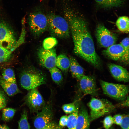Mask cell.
Returning a JSON list of instances; mask_svg holds the SVG:
<instances>
[{
  "instance_id": "1",
  "label": "cell",
  "mask_w": 129,
  "mask_h": 129,
  "mask_svg": "<svg viewBox=\"0 0 129 129\" xmlns=\"http://www.w3.org/2000/svg\"><path fill=\"white\" fill-rule=\"evenodd\" d=\"M64 1V14L71 31L74 53L95 68H100L101 61L85 21L67 1Z\"/></svg>"
},
{
  "instance_id": "2",
  "label": "cell",
  "mask_w": 129,
  "mask_h": 129,
  "mask_svg": "<svg viewBox=\"0 0 129 129\" xmlns=\"http://www.w3.org/2000/svg\"><path fill=\"white\" fill-rule=\"evenodd\" d=\"M46 75L39 70L31 67L24 70L20 77L22 87L27 90L36 88L46 83Z\"/></svg>"
},
{
  "instance_id": "3",
  "label": "cell",
  "mask_w": 129,
  "mask_h": 129,
  "mask_svg": "<svg viewBox=\"0 0 129 129\" xmlns=\"http://www.w3.org/2000/svg\"><path fill=\"white\" fill-rule=\"evenodd\" d=\"M47 16L48 28L52 35L63 38L69 37L70 27L65 18L53 13H49Z\"/></svg>"
},
{
  "instance_id": "4",
  "label": "cell",
  "mask_w": 129,
  "mask_h": 129,
  "mask_svg": "<svg viewBox=\"0 0 129 129\" xmlns=\"http://www.w3.org/2000/svg\"><path fill=\"white\" fill-rule=\"evenodd\" d=\"M88 105L91 110L89 116L90 122L112 113L115 109V106L105 99L92 97Z\"/></svg>"
},
{
  "instance_id": "5",
  "label": "cell",
  "mask_w": 129,
  "mask_h": 129,
  "mask_svg": "<svg viewBox=\"0 0 129 129\" xmlns=\"http://www.w3.org/2000/svg\"><path fill=\"white\" fill-rule=\"evenodd\" d=\"M28 22L31 31L36 37L40 36L48 28L47 16L40 11L30 13L28 16Z\"/></svg>"
},
{
  "instance_id": "6",
  "label": "cell",
  "mask_w": 129,
  "mask_h": 129,
  "mask_svg": "<svg viewBox=\"0 0 129 129\" xmlns=\"http://www.w3.org/2000/svg\"><path fill=\"white\" fill-rule=\"evenodd\" d=\"M100 83L104 93L115 99L122 101L129 93V87L124 84L101 80Z\"/></svg>"
},
{
  "instance_id": "7",
  "label": "cell",
  "mask_w": 129,
  "mask_h": 129,
  "mask_svg": "<svg viewBox=\"0 0 129 129\" xmlns=\"http://www.w3.org/2000/svg\"><path fill=\"white\" fill-rule=\"evenodd\" d=\"M16 43L13 30L5 22L0 20V44L11 51Z\"/></svg>"
},
{
  "instance_id": "8",
  "label": "cell",
  "mask_w": 129,
  "mask_h": 129,
  "mask_svg": "<svg viewBox=\"0 0 129 129\" xmlns=\"http://www.w3.org/2000/svg\"><path fill=\"white\" fill-rule=\"evenodd\" d=\"M25 101L30 111L32 112L37 113L46 104L43 97L36 88L29 90Z\"/></svg>"
},
{
  "instance_id": "9",
  "label": "cell",
  "mask_w": 129,
  "mask_h": 129,
  "mask_svg": "<svg viewBox=\"0 0 129 129\" xmlns=\"http://www.w3.org/2000/svg\"><path fill=\"white\" fill-rule=\"evenodd\" d=\"M96 35L98 43L103 47L108 48L114 44L117 39L114 34L101 24H98L97 27Z\"/></svg>"
},
{
  "instance_id": "10",
  "label": "cell",
  "mask_w": 129,
  "mask_h": 129,
  "mask_svg": "<svg viewBox=\"0 0 129 129\" xmlns=\"http://www.w3.org/2000/svg\"><path fill=\"white\" fill-rule=\"evenodd\" d=\"M53 113L52 105L48 102L40 112L37 113L33 121L34 125L36 129H41L52 121Z\"/></svg>"
},
{
  "instance_id": "11",
  "label": "cell",
  "mask_w": 129,
  "mask_h": 129,
  "mask_svg": "<svg viewBox=\"0 0 129 129\" xmlns=\"http://www.w3.org/2000/svg\"><path fill=\"white\" fill-rule=\"evenodd\" d=\"M37 55L40 64L45 68L49 70L56 66L57 56L55 48L46 50L41 48L39 50Z\"/></svg>"
},
{
  "instance_id": "12",
  "label": "cell",
  "mask_w": 129,
  "mask_h": 129,
  "mask_svg": "<svg viewBox=\"0 0 129 129\" xmlns=\"http://www.w3.org/2000/svg\"><path fill=\"white\" fill-rule=\"evenodd\" d=\"M79 81V87L81 91L84 95H96L97 89L94 78L89 75H84Z\"/></svg>"
},
{
  "instance_id": "13",
  "label": "cell",
  "mask_w": 129,
  "mask_h": 129,
  "mask_svg": "<svg viewBox=\"0 0 129 129\" xmlns=\"http://www.w3.org/2000/svg\"><path fill=\"white\" fill-rule=\"evenodd\" d=\"M108 68L113 77L120 82H129V72L123 67L113 63L108 65Z\"/></svg>"
},
{
  "instance_id": "14",
  "label": "cell",
  "mask_w": 129,
  "mask_h": 129,
  "mask_svg": "<svg viewBox=\"0 0 129 129\" xmlns=\"http://www.w3.org/2000/svg\"><path fill=\"white\" fill-rule=\"evenodd\" d=\"M104 53L108 57L113 60H120L124 56L125 50L120 44H113L104 50Z\"/></svg>"
},
{
  "instance_id": "15",
  "label": "cell",
  "mask_w": 129,
  "mask_h": 129,
  "mask_svg": "<svg viewBox=\"0 0 129 129\" xmlns=\"http://www.w3.org/2000/svg\"><path fill=\"white\" fill-rule=\"evenodd\" d=\"M90 122L87 110L82 106L79 109L75 129H90Z\"/></svg>"
},
{
  "instance_id": "16",
  "label": "cell",
  "mask_w": 129,
  "mask_h": 129,
  "mask_svg": "<svg viewBox=\"0 0 129 129\" xmlns=\"http://www.w3.org/2000/svg\"><path fill=\"white\" fill-rule=\"evenodd\" d=\"M69 58L70 62L69 68L72 75L79 81L84 75V69L74 57L70 56Z\"/></svg>"
},
{
  "instance_id": "17",
  "label": "cell",
  "mask_w": 129,
  "mask_h": 129,
  "mask_svg": "<svg viewBox=\"0 0 129 129\" xmlns=\"http://www.w3.org/2000/svg\"><path fill=\"white\" fill-rule=\"evenodd\" d=\"M0 85L9 96H13L20 92L16 83L7 81L1 76H0Z\"/></svg>"
},
{
  "instance_id": "18",
  "label": "cell",
  "mask_w": 129,
  "mask_h": 129,
  "mask_svg": "<svg viewBox=\"0 0 129 129\" xmlns=\"http://www.w3.org/2000/svg\"><path fill=\"white\" fill-rule=\"evenodd\" d=\"M70 60L65 54H61L57 57L56 66L64 72L67 71L70 68Z\"/></svg>"
},
{
  "instance_id": "19",
  "label": "cell",
  "mask_w": 129,
  "mask_h": 129,
  "mask_svg": "<svg viewBox=\"0 0 129 129\" xmlns=\"http://www.w3.org/2000/svg\"><path fill=\"white\" fill-rule=\"evenodd\" d=\"M98 6L101 8H110L120 6L124 0H94Z\"/></svg>"
},
{
  "instance_id": "20",
  "label": "cell",
  "mask_w": 129,
  "mask_h": 129,
  "mask_svg": "<svg viewBox=\"0 0 129 129\" xmlns=\"http://www.w3.org/2000/svg\"><path fill=\"white\" fill-rule=\"evenodd\" d=\"M116 26L120 31L125 33L129 32V18L124 16L119 17L116 23Z\"/></svg>"
},
{
  "instance_id": "21",
  "label": "cell",
  "mask_w": 129,
  "mask_h": 129,
  "mask_svg": "<svg viewBox=\"0 0 129 129\" xmlns=\"http://www.w3.org/2000/svg\"><path fill=\"white\" fill-rule=\"evenodd\" d=\"M123 47L125 50L124 56L120 59L121 62L126 64H129V38L124 39L120 43Z\"/></svg>"
},
{
  "instance_id": "22",
  "label": "cell",
  "mask_w": 129,
  "mask_h": 129,
  "mask_svg": "<svg viewBox=\"0 0 129 129\" xmlns=\"http://www.w3.org/2000/svg\"><path fill=\"white\" fill-rule=\"evenodd\" d=\"M52 80L56 84L59 85L62 82L63 77L61 72L55 66L49 70Z\"/></svg>"
},
{
  "instance_id": "23",
  "label": "cell",
  "mask_w": 129,
  "mask_h": 129,
  "mask_svg": "<svg viewBox=\"0 0 129 129\" xmlns=\"http://www.w3.org/2000/svg\"><path fill=\"white\" fill-rule=\"evenodd\" d=\"M79 107L68 116L67 124L68 129H75Z\"/></svg>"
},
{
  "instance_id": "24",
  "label": "cell",
  "mask_w": 129,
  "mask_h": 129,
  "mask_svg": "<svg viewBox=\"0 0 129 129\" xmlns=\"http://www.w3.org/2000/svg\"><path fill=\"white\" fill-rule=\"evenodd\" d=\"M2 77L7 81L16 83V79L14 72L10 68L3 69L2 72Z\"/></svg>"
},
{
  "instance_id": "25",
  "label": "cell",
  "mask_w": 129,
  "mask_h": 129,
  "mask_svg": "<svg viewBox=\"0 0 129 129\" xmlns=\"http://www.w3.org/2000/svg\"><path fill=\"white\" fill-rule=\"evenodd\" d=\"M57 39L53 37H49L45 39L43 43V48L45 50H49L54 48L57 44Z\"/></svg>"
},
{
  "instance_id": "26",
  "label": "cell",
  "mask_w": 129,
  "mask_h": 129,
  "mask_svg": "<svg viewBox=\"0 0 129 129\" xmlns=\"http://www.w3.org/2000/svg\"><path fill=\"white\" fill-rule=\"evenodd\" d=\"M79 107V102L76 101L72 103L64 104L63 105L62 108L66 114H70L75 111Z\"/></svg>"
},
{
  "instance_id": "27",
  "label": "cell",
  "mask_w": 129,
  "mask_h": 129,
  "mask_svg": "<svg viewBox=\"0 0 129 129\" xmlns=\"http://www.w3.org/2000/svg\"><path fill=\"white\" fill-rule=\"evenodd\" d=\"M16 110L11 108H5L2 111V119L8 121L11 119L14 116Z\"/></svg>"
},
{
  "instance_id": "28",
  "label": "cell",
  "mask_w": 129,
  "mask_h": 129,
  "mask_svg": "<svg viewBox=\"0 0 129 129\" xmlns=\"http://www.w3.org/2000/svg\"><path fill=\"white\" fill-rule=\"evenodd\" d=\"M18 129H30L27 120V112L24 110L23 112L18 123Z\"/></svg>"
},
{
  "instance_id": "29",
  "label": "cell",
  "mask_w": 129,
  "mask_h": 129,
  "mask_svg": "<svg viewBox=\"0 0 129 129\" xmlns=\"http://www.w3.org/2000/svg\"><path fill=\"white\" fill-rule=\"evenodd\" d=\"M12 51L0 44V58L10 59Z\"/></svg>"
},
{
  "instance_id": "30",
  "label": "cell",
  "mask_w": 129,
  "mask_h": 129,
  "mask_svg": "<svg viewBox=\"0 0 129 129\" xmlns=\"http://www.w3.org/2000/svg\"><path fill=\"white\" fill-rule=\"evenodd\" d=\"M7 102L6 95L4 91L0 88V110L5 107Z\"/></svg>"
},
{
  "instance_id": "31",
  "label": "cell",
  "mask_w": 129,
  "mask_h": 129,
  "mask_svg": "<svg viewBox=\"0 0 129 129\" xmlns=\"http://www.w3.org/2000/svg\"><path fill=\"white\" fill-rule=\"evenodd\" d=\"M104 127L106 129H109L113 124V117L110 115L106 116L103 121Z\"/></svg>"
},
{
  "instance_id": "32",
  "label": "cell",
  "mask_w": 129,
  "mask_h": 129,
  "mask_svg": "<svg viewBox=\"0 0 129 129\" xmlns=\"http://www.w3.org/2000/svg\"><path fill=\"white\" fill-rule=\"evenodd\" d=\"M124 118L123 116L121 114H117L114 115L113 117V124L120 126Z\"/></svg>"
},
{
  "instance_id": "33",
  "label": "cell",
  "mask_w": 129,
  "mask_h": 129,
  "mask_svg": "<svg viewBox=\"0 0 129 129\" xmlns=\"http://www.w3.org/2000/svg\"><path fill=\"white\" fill-rule=\"evenodd\" d=\"M120 126L122 129H129V116L124 117Z\"/></svg>"
},
{
  "instance_id": "34",
  "label": "cell",
  "mask_w": 129,
  "mask_h": 129,
  "mask_svg": "<svg viewBox=\"0 0 129 129\" xmlns=\"http://www.w3.org/2000/svg\"><path fill=\"white\" fill-rule=\"evenodd\" d=\"M41 129H62L56 122L52 121L44 128Z\"/></svg>"
},
{
  "instance_id": "35",
  "label": "cell",
  "mask_w": 129,
  "mask_h": 129,
  "mask_svg": "<svg viewBox=\"0 0 129 129\" xmlns=\"http://www.w3.org/2000/svg\"><path fill=\"white\" fill-rule=\"evenodd\" d=\"M68 118V116L66 115L62 116L60 119L59 123L58 124L59 126L62 128L66 126Z\"/></svg>"
},
{
  "instance_id": "36",
  "label": "cell",
  "mask_w": 129,
  "mask_h": 129,
  "mask_svg": "<svg viewBox=\"0 0 129 129\" xmlns=\"http://www.w3.org/2000/svg\"><path fill=\"white\" fill-rule=\"evenodd\" d=\"M117 106L121 107L129 108V95H127L124 100L118 104Z\"/></svg>"
},
{
  "instance_id": "37",
  "label": "cell",
  "mask_w": 129,
  "mask_h": 129,
  "mask_svg": "<svg viewBox=\"0 0 129 129\" xmlns=\"http://www.w3.org/2000/svg\"><path fill=\"white\" fill-rule=\"evenodd\" d=\"M10 59L9 58L6 59L0 58V64L7 62Z\"/></svg>"
},
{
  "instance_id": "38",
  "label": "cell",
  "mask_w": 129,
  "mask_h": 129,
  "mask_svg": "<svg viewBox=\"0 0 129 129\" xmlns=\"http://www.w3.org/2000/svg\"><path fill=\"white\" fill-rule=\"evenodd\" d=\"M0 129H10L6 125H3L0 126Z\"/></svg>"
},
{
  "instance_id": "39",
  "label": "cell",
  "mask_w": 129,
  "mask_h": 129,
  "mask_svg": "<svg viewBox=\"0 0 129 129\" xmlns=\"http://www.w3.org/2000/svg\"></svg>"
},
{
  "instance_id": "40",
  "label": "cell",
  "mask_w": 129,
  "mask_h": 129,
  "mask_svg": "<svg viewBox=\"0 0 129 129\" xmlns=\"http://www.w3.org/2000/svg\"></svg>"
},
{
  "instance_id": "41",
  "label": "cell",
  "mask_w": 129,
  "mask_h": 129,
  "mask_svg": "<svg viewBox=\"0 0 129 129\" xmlns=\"http://www.w3.org/2000/svg\"></svg>"
}]
</instances>
